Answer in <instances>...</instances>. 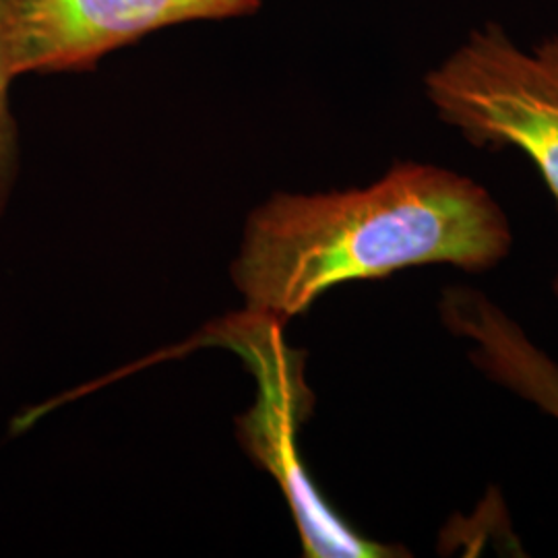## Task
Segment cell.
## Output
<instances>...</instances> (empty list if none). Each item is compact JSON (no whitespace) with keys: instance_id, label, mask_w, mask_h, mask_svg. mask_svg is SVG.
<instances>
[{"instance_id":"5","label":"cell","mask_w":558,"mask_h":558,"mask_svg":"<svg viewBox=\"0 0 558 558\" xmlns=\"http://www.w3.org/2000/svg\"><path fill=\"white\" fill-rule=\"evenodd\" d=\"M439 319L470 343L468 359L488 380L558 420V362L500 304L472 286L440 292Z\"/></svg>"},{"instance_id":"4","label":"cell","mask_w":558,"mask_h":558,"mask_svg":"<svg viewBox=\"0 0 558 558\" xmlns=\"http://www.w3.org/2000/svg\"><path fill=\"white\" fill-rule=\"evenodd\" d=\"M259 405L242 420V440L263 468L281 486L299 525L304 557L311 558H405V546L383 544L354 530L327 502L308 476L296 447L299 422L313 403L292 359L279 362L274 377L260 379Z\"/></svg>"},{"instance_id":"3","label":"cell","mask_w":558,"mask_h":558,"mask_svg":"<svg viewBox=\"0 0 558 558\" xmlns=\"http://www.w3.org/2000/svg\"><path fill=\"white\" fill-rule=\"evenodd\" d=\"M265 0H11L13 75L96 71L101 60L163 29L246 20Z\"/></svg>"},{"instance_id":"6","label":"cell","mask_w":558,"mask_h":558,"mask_svg":"<svg viewBox=\"0 0 558 558\" xmlns=\"http://www.w3.org/2000/svg\"><path fill=\"white\" fill-rule=\"evenodd\" d=\"M9 7L11 0H0V214L11 195L20 160L17 124L11 112V85L17 77L13 75L11 64Z\"/></svg>"},{"instance_id":"7","label":"cell","mask_w":558,"mask_h":558,"mask_svg":"<svg viewBox=\"0 0 558 558\" xmlns=\"http://www.w3.org/2000/svg\"><path fill=\"white\" fill-rule=\"evenodd\" d=\"M550 290H553V294H555V300L558 302V271L555 279H553V286H550Z\"/></svg>"},{"instance_id":"1","label":"cell","mask_w":558,"mask_h":558,"mask_svg":"<svg viewBox=\"0 0 558 558\" xmlns=\"http://www.w3.org/2000/svg\"><path fill=\"white\" fill-rule=\"evenodd\" d=\"M511 248V221L488 189L398 161L366 186L269 197L248 216L232 278L257 319L281 325L336 286L422 265L484 274Z\"/></svg>"},{"instance_id":"2","label":"cell","mask_w":558,"mask_h":558,"mask_svg":"<svg viewBox=\"0 0 558 558\" xmlns=\"http://www.w3.org/2000/svg\"><path fill=\"white\" fill-rule=\"evenodd\" d=\"M437 119L480 149H518L558 209V36L521 46L484 21L424 77Z\"/></svg>"}]
</instances>
